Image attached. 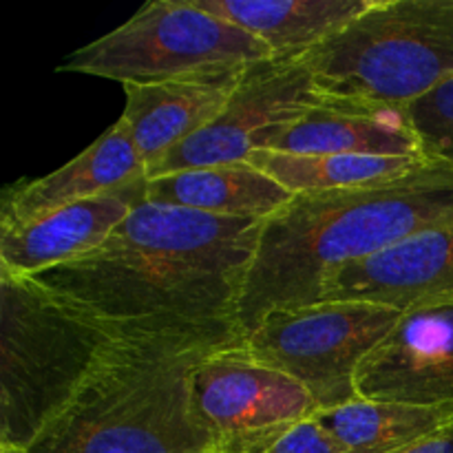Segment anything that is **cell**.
<instances>
[{
    "label": "cell",
    "instance_id": "1",
    "mask_svg": "<svg viewBox=\"0 0 453 453\" xmlns=\"http://www.w3.org/2000/svg\"><path fill=\"white\" fill-rule=\"evenodd\" d=\"M261 228L146 199L100 248L29 279L119 334L242 345L239 303Z\"/></svg>",
    "mask_w": 453,
    "mask_h": 453
},
{
    "label": "cell",
    "instance_id": "2",
    "mask_svg": "<svg viewBox=\"0 0 453 453\" xmlns=\"http://www.w3.org/2000/svg\"><path fill=\"white\" fill-rule=\"evenodd\" d=\"M453 221V166L425 162L376 184L299 193L264 221L239 303L242 334L274 310L319 303L345 268Z\"/></svg>",
    "mask_w": 453,
    "mask_h": 453
},
{
    "label": "cell",
    "instance_id": "3",
    "mask_svg": "<svg viewBox=\"0 0 453 453\" xmlns=\"http://www.w3.org/2000/svg\"><path fill=\"white\" fill-rule=\"evenodd\" d=\"M180 334H127L102 352L65 410L27 453H215L190 379L215 349Z\"/></svg>",
    "mask_w": 453,
    "mask_h": 453
},
{
    "label": "cell",
    "instance_id": "4",
    "mask_svg": "<svg viewBox=\"0 0 453 453\" xmlns=\"http://www.w3.org/2000/svg\"><path fill=\"white\" fill-rule=\"evenodd\" d=\"M119 334L0 268V447L27 451Z\"/></svg>",
    "mask_w": 453,
    "mask_h": 453
},
{
    "label": "cell",
    "instance_id": "5",
    "mask_svg": "<svg viewBox=\"0 0 453 453\" xmlns=\"http://www.w3.org/2000/svg\"><path fill=\"white\" fill-rule=\"evenodd\" d=\"M301 60L323 100L407 109L453 78V0H374Z\"/></svg>",
    "mask_w": 453,
    "mask_h": 453
},
{
    "label": "cell",
    "instance_id": "6",
    "mask_svg": "<svg viewBox=\"0 0 453 453\" xmlns=\"http://www.w3.org/2000/svg\"><path fill=\"white\" fill-rule=\"evenodd\" d=\"M270 58L273 51L259 38L202 12L193 0H153L118 29L71 53L60 71L157 84Z\"/></svg>",
    "mask_w": 453,
    "mask_h": 453
},
{
    "label": "cell",
    "instance_id": "7",
    "mask_svg": "<svg viewBox=\"0 0 453 453\" xmlns=\"http://www.w3.org/2000/svg\"><path fill=\"white\" fill-rule=\"evenodd\" d=\"M403 310L363 301H323L274 310L243 336L257 361L303 385L319 411L357 401L367 354L394 330Z\"/></svg>",
    "mask_w": 453,
    "mask_h": 453
},
{
    "label": "cell",
    "instance_id": "8",
    "mask_svg": "<svg viewBox=\"0 0 453 453\" xmlns=\"http://www.w3.org/2000/svg\"><path fill=\"white\" fill-rule=\"evenodd\" d=\"M323 102L301 58H270L248 66L224 113L173 149L149 180L177 171L248 162Z\"/></svg>",
    "mask_w": 453,
    "mask_h": 453
},
{
    "label": "cell",
    "instance_id": "9",
    "mask_svg": "<svg viewBox=\"0 0 453 453\" xmlns=\"http://www.w3.org/2000/svg\"><path fill=\"white\" fill-rule=\"evenodd\" d=\"M190 389L195 414L217 441L299 423L319 411L303 385L257 361L243 343L206 354Z\"/></svg>",
    "mask_w": 453,
    "mask_h": 453
},
{
    "label": "cell",
    "instance_id": "10",
    "mask_svg": "<svg viewBox=\"0 0 453 453\" xmlns=\"http://www.w3.org/2000/svg\"><path fill=\"white\" fill-rule=\"evenodd\" d=\"M363 401L453 410V301L403 310L357 374Z\"/></svg>",
    "mask_w": 453,
    "mask_h": 453
},
{
    "label": "cell",
    "instance_id": "11",
    "mask_svg": "<svg viewBox=\"0 0 453 453\" xmlns=\"http://www.w3.org/2000/svg\"><path fill=\"white\" fill-rule=\"evenodd\" d=\"M246 71L248 66H234L157 84H124L127 104L119 122L131 135L146 171L215 122L233 100Z\"/></svg>",
    "mask_w": 453,
    "mask_h": 453
},
{
    "label": "cell",
    "instance_id": "12",
    "mask_svg": "<svg viewBox=\"0 0 453 453\" xmlns=\"http://www.w3.org/2000/svg\"><path fill=\"white\" fill-rule=\"evenodd\" d=\"M323 301H363L407 310L453 301V221L414 234L336 274Z\"/></svg>",
    "mask_w": 453,
    "mask_h": 453
},
{
    "label": "cell",
    "instance_id": "13",
    "mask_svg": "<svg viewBox=\"0 0 453 453\" xmlns=\"http://www.w3.org/2000/svg\"><path fill=\"white\" fill-rule=\"evenodd\" d=\"M146 184L149 177L71 203L31 224L0 228V268L18 277H35L96 250L133 208L146 202Z\"/></svg>",
    "mask_w": 453,
    "mask_h": 453
},
{
    "label": "cell",
    "instance_id": "14",
    "mask_svg": "<svg viewBox=\"0 0 453 453\" xmlns=\"http://www.w3.org/2000/svg\"><path fill=\"white\" fill-rule=\"evenodd\" d=\"M149 177L124 124H113L69 164L38 180L4 190L0 228H18L71 203L97 197Z\"/></svg>",
    "mask_w": 453,
    "mask_h": 453
},
{
    "label": "cell",
    "instance_id": "15",
    "mask_svg": "<svg viewBox=\"0 0 453 453\" xmlns=\"http://www.w3.org/2000/svg\"><path fill=\"white\" fill-rule=\"evenodd\" d=\"M268 150L425 159L407 109L330 100H323L295 127L281 133Z\"/></svg>",
    "mask_w": 453,
    "mask_h": 453
},
{
    "label": "cell",
    "instance_id": "16",
    "mask_svg": "<svg viewBox=\"0 0 453 453\" xmlns=\"http://www.w3.org/2000/svg\"><path fill=\"white\" fill-rule=\"evenodd\" d=\"M374 0H193L259 38L274 58H301L357 20Z\"/></svg>",
    "mask_w": 453,
    "mask_h": 453
},
{
    "label": "cell",
    "instance_id": "17",
    "mask_svg": "<svg viewBox=\"0 0 453 453\" xmlns=\"http://www.w3.org/2000/svg\"><path fill=\"white\" fill-rule=\"evenodd\" d=\"M295 195L250 162L219 164L153 177L146 199L234 219H268Z\"/></svg>",
    "mask_w": 453,
    "mask_h": 453
},
{
    "label": "cell",
    "instance_id": "18",
    "mask_svg": "<svg viewBox=\"0 0 453 453\" xmlns=\"http://www.w3.org/2000/svg\"><path fill=\"white\" fill-rule=\"evenodd\" d=\"M314 418L348 453H396L453 423V410L357 398Z\"/></svg>",
    "mask_w": 453,
    "mask_h": 453
},
{
    "label": "cell",
    "instance_id": "19",
    "mask_svg": "<svg viewBox=\"0 0 453 453\" xmlns=\"http://www.w3.org/2000/svg\"><path fill=\"white\" fill-rule=\"evenodd\" d=\"M248 162L273 177L292 195L376 184L414 171L427 159L376 155H292L261 149Z\"/></svg>",
    "mask_w": 453,
    "mask_h": 453
},
{
    "label": "cell",
    "instance_id": "20",
    "mask_svg": "<svg viewBox=\"0 0 453 453\" xmlns=\"http://www.w3.org/2000/svg\"><path fill=\"white\" fill-rule=\"evenodd\" d=\"M215 453H348L319 420L308 418L299 423L257 429L239 436L219 438Z\"/></svg>",
    "mask_w": 453,
    "mask_h": 453
},
{
    "label": "cell",
    "instance_id": "21",
    "mask_svg": "<svg viewBox=\"0 0 453 453\" xmlns=\"http://www.w3.org/2000/svg\"><path fill=\"white\" fill-rule=\"evenodd\" d=\"M425 159L453 166V78L407 106Z\"/></svg>",
    "mask_w": 453,
    "mask_h": 453
},
{
    "label": "cell",
    "instance_id": "22",
    "mask_svg": "<svg viewBox=\"0 0 453 453\" xmlns=\"http://www.w3.org/2000/svg\"><path fill=\"white\" fill-rule=\"evenodd\" d=\"M396 453H453V423Z\"/></svg>",
    "mask_w": 453,
    "mask_h": 453
},
{
    "label": "cell",
    "instance_id": "23",
    "mask_svg": "<svg viewBox=\"0 0 453 453\" xmlns=\"http://www.w3.org/2000/svg\"><path fill=\"white\" fill-rule=\"evenodd\" d=\"M0 453H27V451L16 449V447H0Z\"/></svg>",
    "mask_w": 453,
    "mask_h": 453
}]
</instances>
